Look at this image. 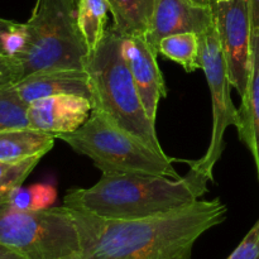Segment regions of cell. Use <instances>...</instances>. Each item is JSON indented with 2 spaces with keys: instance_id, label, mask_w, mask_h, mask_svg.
Here are the masks:
<instances>
[{
  "instance_id": "cell-24",
  "label": "cell",
  "mask_w": 259,
  "mask_h": 259,
  "mask_svg": "<svg viewBox=\"0 0 259 259\" xmlns=\"http://www.w3.org/2000/svg\"><path fill=\"white\" fill-rule=\"evenodd\" d=\"M7 204L18 210H32V194L29 186H20L14 190Z\"/></svg>"
},
{
  "instance_id": "cell-26",
  "label": "cell",
  "mask_w": 259,
  "mask_h": 259,
  "mask_svg": "<svg viewBox=\"0 0 259 259\" xmlns=\"http://www.w3.org/2000/svg\"><path fill=\"white\" fill-rule=\"evenodd\" d=\"M0 259H27L13 248L0 243Z\"/></svg>"
},
{
  "instance_id": "cell-23",
  "label": "cell",
  "mask_w": 259,
  "mask_h": 259,
  "mask_svg": "<svg viewBox=\"0 0 259 259\" xmlns=\"http://www.w3.org/2000/svg\"><path fill=\"white\" fill-rule=\"evenodd\" d=\"M22 78V70L14 57H0V89L14 85Z\"/></svg>"
},
{
  "instance_id": "cell-14",
  "label": "cell",
  "mask_w": 259,
  "mask_h": 259,
  "mask_svg": "<svg viewBox=\"0 0 259 259\" xmlns=\"http://www.w3.org/2000/svg\"><path fill=\"white\" fill-rule=\"evenodd\" d=\"M56 139L52 134L29 126L0 131V161L20 162L43 157L53 148Z\"/></svg>"
},
{
  "instance_id": "cell-16",
  "label": "cell",
  "mask_w": 259,
  "mask_h": 259,
  "mask_svg": "<svg viewBox=\"0 0 259 259\" xmlns=\"http://www.w3.org/2000/svg\"><path fill=\"white\" fill-rule=\"evenodd\" d=\"M106 0H77V23L89 51H94L106 32Z\"/></svg>"
},
{
  "instance_id": "cell-28",
  "label": "cell",
  "mask_w": 259,
  "mask_h": 259,
  "mask_svg": "<svg viewBox=\"0 0 259 259\" xmlns=\"http://www.w3.org/2000/svg\"><path fill=\"white\" fill-rule=\"evenodd\" d=\"M192 2L197 3L200 5H211L212 0H192Z\"/></svg>"
},
{
  "instance_id": "cell-21",
  "label": "cell",
  "mask_w": 259,
  "mask_h": 259,
  "mask_svg": "<svg viewBox=\"0 0 259 259\" xmlns=\"http://www.w3.org/2000/svg\"><path fill=\"white\" fill-rule=\"evenodd\" d=\"M27 42V32L25 25L20 23H15L8 32L3 35V48L5 55L9 57H15L19 55L24 48Z\"/></svg>"
},
{
  "instance_id": "cell-17",
  "label": "cell",
  "mask_w": 259,
  "mask_h": 259,
  "mask_svg": "<svg viewBox=\"0 0 259 259\" xmlns=\"http://www.w3.org/2000/svg\"><path fill=\"white\" fill-rule=\"evenodd\" d=\"M158 53L175 61L186 72H194L200 68V37L192 32L167 35L159 42Z\"/></svg>"
},
{
  "instance_id": "cell-20",
  "label": "cell",
  "mask_w": 259,
  "mask_h": 259,
  "mask_svg": "<svg viewBox=\"0 0 259 259\" xmlns=\"http://www.w3.org/2000/svg\"><path fill=\"white\" fill-rule=\"evenodd\" d=\"M227 259H259V220Z\"/></svg>"
},
{
  "instance_id": "cell-29",
  "label": "cell",
  "mask_w": 259,
  "mask_h": 259,
  "mask_svg": "<svg viewBox=\"0 0 259 259\" xmlns=\"http://www.w3.org/2000/svg\"><path fill=\"white\" fill-rule=\"evenodd\" d=\"M217 2H229V0H217Z\"/></svg>"
},
{
  "instance_id": "cell-9",
  "label": "cell",
  "mask_w": 259,
  "mask_h": 259,
  "mask_svg": "<svg viewBox=\"0 0 259 259\" xmlns=\"http://www.w3.org/2000/svg\"><path fill=\"white\" fill-rule=\"evenodd\" d=\"M212 24L211 5H200L192 0H157L151 27L144 38L159 55L158 45L167 35L186 32L200 35Z\"/></svg>"
},
{
  "instance_id": "cell-7",
  "label": "cell",
  "mask_w": 259,
  "mask_h": 259,
  "mask_svg": "<svg viewBox=\"0 0 259 259\" xmlns=\"http://www.w3.org/2000/svg\"><path fill=\"white\" fill-rule=\"evenodd\" d=\"M199 37L200 68L206 76L207 85L211 93L212 131L206 153L197 161H186V163L201 171L211 181H214V167L225 148V131L228 126L234 125L238 132H240L243 123L239 110L235 108L230 95L232 83L228 75L227 62L220 47L215 23Z\"/></svg>"
},
{
  "instance_id": "cell-18",
  "label": "cell",
  "mask_w": 259,
  "mask_h": 259,
  "mask_svg": "<svg viewBox=\"0 0 259 259\" xmlns=\"http://www.w3.org/2000/svg\"><path fill=\"white\" fill-rule=\"evenodd\" d=\"M28 104L20 99L14 85L0 89V131L10 128H25Z\"/></svg>"
},
{
  "instance_id": "cell-8",
  "label": "cell",
  "mask_w": 259,
  "mask_h": 259,
  "mask_svg": "<svg viewBox=\"0 0 259 259\" xmlns=\"http://www.w3.org/2000/svg\"><path fill=\"white\" fill-rule=\"evenodd\" d=\"M211 9L230 83L243 101L247 98L252 68V24L248 0H212Z\"/></svg>"
},
{
  "instance_id": "cell-4",
  "label": "cell",
  "mask_w": 259,
  "mask_h": 259,
  "mask_svg": "<svg viewBox=\"0 0 259 259\" xmlns=\"http://www.w3.org/2000/svg\"><path fill=\"white\" fill-rule=\"evenodd\" d=\"M24 25L27 42L14 57L22 78L40 71L85 68L90 51L78 28L77 0H37Z\"/></svg>"
},
{
  "instance_id": "cell-19",
  "label": "cell",
  "mask_w": 259,
  "mask_h": 259,
  "mask_svg": "<svg viewBox=\"0 0 259 259\" xmlns=\"http://www.w3.org/2000/svg\"><path fill=\"white\" fill-rule=\"evenodd\" d=\"M40 158L38 156L20 162L0 161V204H7L13 191L23 186L24 180L39 163Z\"/></svg>"
},
{
  "instance_id": "cell-10",
  "label": "cell",
  "mask_w": 259,
  "mask_h": 259,
  "mask_svg": "<svg viewBox=\"0 0 259 259\" xmlns=\"http://www.w3.org/2000/svg\"><path fill=\"white\" fill-rule=\"evenodd\" d=\"M94 110L93 101L77 95H55L37 99L28 105L29 128L52 134L73 133L83 125Z\"/></svg>"
},
{
  "instance_id": "cell-6",
  "label": "cell",
  "mask_w": 259,
  "mask_h": 259,
  "mask_svg": "<svg viewBox=\"0 0 259 259\" xmlns=\"http://www.w3.org/2000/svg\"><path fill=\"white\" fill-rule=\"evenodd\" d=\"M0 243L27 259H68L80 249L75 220L65 205L18 210L0 204Z\"/></svg>"
},
{
  "instance_id": "cell-2",
  "label": "cell",
  "mask_w": 259,
  "mask_h": 259,
  "mask_svg": "<svg viewBox=\"0 0 259 259\" xmlns=\"http://www.w3.org/2000/svg\"><path fill=\"white\" fill-rule=\"evenodd\" d=\"M211 180L195 167L180 179L152 174L103 175L94 186L68 192L63 205L106 219H143L201 199Z\"/></svg>"
},
{
  "instance_id": "cell-13",
  "label": "cell",
  "mask_w": 259,
  "mask_h": 259,
  "mask_svg": "<svg viewBox=\"0 0 259 259\" xmlns=\"http://www.w3.org/2000/svg\"><path fill=\"white\" fill-rule=\"evenodd\" d=\"M243 128L239 133L240 141L249 148L259 179V29H252V68L247 98L239 109Z\"/></svg>"
},
{
  "instance_id": "cell-27",
  "label": "cell",
  "mask_w": 259,
  "mask_h": 259,
  "mask_svg": "<svg viewBox=\"0 0 259 259\" xmlns=\"http://www.w3.org/2000/svg\"><path fill=\"white\" fill-rule=\"evenodd\" d=\"M14 24L15 22H13V20H8V19H4V18H0V57L7 56L4 52V48H3V35H4V33L8 32V30H9Z\"/></svg>"
},
{
  "instance_id": "cell-22",
  "label": "cell",
  "mask_w": 259,
  "mask_h": 259,
  "mask_svg": "<svg viewBox=\"0 0 259 259\" xmlns=\"http://www.w3.org/2000/svg\"><path fill=\"white\" fill-rule=\"evenodd\" d=\"M32 194V210H45L53 206L57 199V190L51 184L30 185Z\"/></svg>"
},
{
  "instance_id": "cell-25",
  "label": "cell",
  "mask_w": 259,
  "mask_h": 259,
  "mask_svg": "<svg viewBox=\"0 0 259 259\" xmlns=\"http://www.w3.org/2000/svg\"><path fill=\"white\" fill-rule=\"evenodd\" d=\"M252 29H259V0H248Z\"/></svg>"
},
{
  "instance_id": "cell-1",
  "label": "cell",
  "mask_w": 259,
  "mask_h": 259,
  "mask_svg": "<svg viewBox=\"0 0 259 259\" xmlns=\"http://www.w3.org/2000/svg\"><path fill=\"white\" fill-rule=\"evenodd\" d=\"M68 209L80 239V249L68 259H191L197 239L224 223L228 214L220 199L129 220Z\"/></svg>"
},
{
  "instance_id": "cell-5",
  "label": "cell",
  "mask_w": 259,
  "mask_h": 259,
  "mask_svg": "<svg viewBox=\"0 0 259 259\" xmlns=\"http://www.w3.org/2000/svg\"><path fill=\"white\" fill-rule=\"evenodd\" d=\"M77 153L89 157L103 175L152 174L180 179L174 159L116 125L103 113L90 118L73 133L57 137Z\"/></svg>"
},
{
  "instance_id": "cell-11",
  "label": "cell",
  "mask_w": 259,
  "mask_h": 259,
  "mask_svg": "<svg viewBox=\"0 0 259 259\" xmlns=\"http://www.w3.org/2000/svg\"><path fill=\"white\" fill-rule=\"evenodd\" d=\"M123 53L147 114L156 123L159 100L167 96L163 75L157 63V53L143 35L124 37Z\"/></svg>"
},
{
  "instance_id": "cell-12",
  "label": "cell",
  "mask_w": 259,
  "mask_h": 259,
  "mask_svg": "<svg viewBox=\"0 0 259 259\" xmlns=\"http://www.w3.org/2000/svg\"><path fill=\"white\" fill-rule=\"evenodd\" d=\"M20 99L29 105L37 99L55 95H77L93 101L90 76L85 68H57L32 73L14 83Z\"/></svg>"
},
{
  "instance_id": "cell-3",
  "label": "cell",
  "mask_w": 259,
  "mask_h": 259,
  "mask_svg": "<svg viewBox=\"0 0 259 259\" xmlns=\"http://www.w3.org/2000/svg\"><path fill=\"white\" fill-rule=\"evenodd\" d=\"M123 40V35L111 25L98 47L89 53L85 70L93 86L94 110L164 153L156 133V123L144 109L124 57Z\"/></svg>"
},
{
  "instance_id": "cell-15",
  "label": "cell",
  "mask_w": 259,
  "mask_h": 259,
  "mask_svg": "<svg viewBox=\"0 0 259 259\" xmlns=\"http://www.w3.org/2000/svg\"><path fill=\"white\" fill-rule=\"evenodd\" d=\"M113 27L123 37L146 35L151 27L157 0H106Z\"/></svg>"
}]
</instances>
